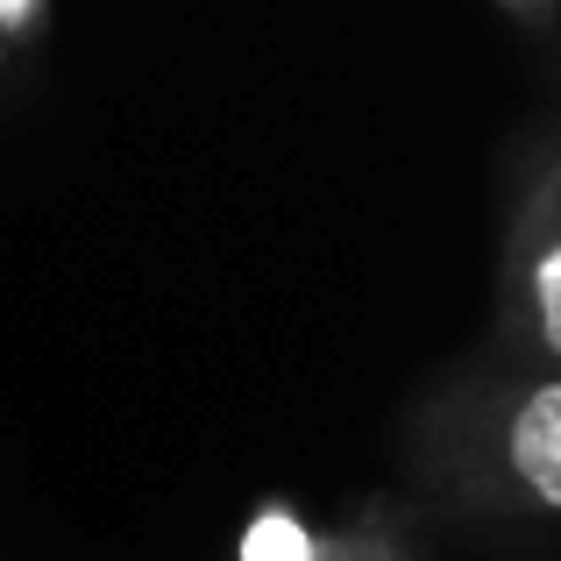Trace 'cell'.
I'll return each mask as SVG.
<instances>
[{"label": "cell", "mask_w": 561, "mask_h": 561, "mask_svg": "<svg viewBox=\"0 0 561 561\" xmlns=\"http://www.w3.org/2000/svg\"><path fill=\"white\" fill-rule=\"evenodd\" d=\"M50 8L57 0H0V65L28 57L43 36H50Z\"/></svg>", "instance_id": "4"}, {"label": "cell", "mask_w": 561, "mask_h": 561, "mask_svg": "<svg viewBox=\"0 0 561 561\" xmlns=\"http://www.w3.org/2000/svg\"><path fill=\"white\" fill-rule=\"evenodd\" d=\"M440 477L483 512L561 519V370L491 363L440 398Z\"/></svg>", "instance_id": "1"}, {"label": "cell", "mask_w": 561, "mask_h": 561, "mask_svg": "<svg viewBox=\"0 0 561 561\" xmlns=\"http://www.w3.org/2000/svg\"><path fill=\"white\" fill-rule=\"evenodd\" d=\"M497 342L512 363L561 370V128L534 142L512 179L497 234Z\"/></svg>", "instance_id": "2"}, {"label": "cell", "mask_w": 561, "mask_h": 561, "mask_svg": "<svg viewBox=\"0 0 561 561\" xmlns=\"http://www.w3.org/2000/svg\"><path fill=\"white\" fill-rule=\"evenodd\" d=\"M242 561H412V548L377 519L306 526L291 505H263L242 534Z\"/></svg>", "instance_id": "3"}, {"label": "cell", "mask_w": 561, "mask_h": 561, "mask_svg": "<svg viewBox=\"0 0 561 561\" xmlns=\"http://www.w3.org/2000/svg\"><path fill=\"white\" fill-rule=\"evenodd\" d=\"M497 14H512L519 28H554L561 22V0H491Z\"/></svg>", "instance_id": "5"}]
</instances>
